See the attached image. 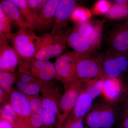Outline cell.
I'll return each instance as SVG.
<instances>
[{
	"instance_id": "obj_1",
	"label": "cell",
	"mask_w": 128,
	"mask_h": 128,
	"mask_svg": "<svg viewBox=\"0 0 128 128\" xmlns=\"http://www.w3.org/2000/svg\"><path fill=\"white\" fill-rule=\"evenodd\" d=\"M41 94L43 127L52 128L57 124L59 102L62 94L61 90L52 81H42Z\"/></svg>"
},
{
	"instance_id": "obj_2",
	"label": "cell",
	"mask_w": 128,
	"mask_h": 128,
	"mask_svg": "<svg viewBox=\"0 0 128 128\" xmlns=\"http://www.w3.org/2000/svg\"><path fill=\"white\" fill-rule=\"evenodd\" d=\"M67 33L66 31L56 33L50 32L39 36V48L34 58L46 61L61 54L66 48Z\"/></svg>"
},
{
	"instance_id": "obj_3",
	"label": "cell",
	"mask_w": 128,
	"mask_h": 128,
	"mask_svg": "<svg viewBox=\"0 0 128 128\" xmlns=\"http://www.w3.org/2000/svg\"><path fill=\"white\" fill-rule=\"evenodd\" d=\"M9 41L18 59L34 58L39 48V36L28 28H20L16 32L12 34Z\"/></svg>"
},
{
	"instance_id": "obj_4",
	"label": "cell",
	"mask_w": 128,
	"mask_h": 128,
	"mask_svg": "<svg viewBox=\"0 0 128 128\" xmlns=\"http://www.w3.org/2000/svg\"><path fill=\"white\" fill-rule=\"evenodd\" d=\"M8 98L15 113L14 126L16 128H32L31 103L28 96L12 89L9 92Z\"/></svg>"
},
{
	"instance_id": "obj_5",
	"label": "cell",
	"mask_w": 128,
	"mask_h": 128,
	"mask_svg": "<svg viewBox=\"0 0 128 128\" xmlns=\"http://www.w3.org/2000/svg\"><path fill=\"white\" fill-rule=\"evenodd\" d=\"M85 118V128H112L116 115L111 105L101 102L92 105Z\"/></svg>"
},
{
	"instance_id": "obj_6",
	"label": "cell",
	"mask_w": 128,
	"mask_h": 128,
	"mask_svg": "<svg viewBox=\"0 0 128 128\" xmlns=\"http://www.w3.org/2000/svg\"><path fill=\"white\" fill-rule=\"evenodd\" d=\"M75 54L76 76L77 80L85 82L101 76H106L100 59L91 54Z\"/></svg>"
},
{
	"instance_id": "obj_7",
	"label": "cell",
	"mask_w": 128,
	"mask_h": 128,
	"mask_svg": "<svg viewBox=\"0 0 128 128\" xmlns=\"http://www.w3.org/2000/svg\"><path fill=\"white\" fill-rule=\"evenodd\" d=\"M82 89V82L78 80L64 89L60 98L57 128H62L74 107Z\"/></svg>"
},
{
	"instance_id": "obj_8",
	"label": "cell",
	"mask_w": 128,
	"mask_h": 128,
	"mask_svg": "<svg viewBox=\"0 0 128 128\" xmlns=\"http://www.w3.org/2000/svg\"><path fill=\"white\" fill-rule=\"evenodd\" d=\"M76 56L74 51L64 54L56 60L54 64L56 80L60 82L65 89L77 80L76 76Z\"/></svg>"
},
{
	"instance_id": "obj_9",
	"label": "cell",
	"mask_w": 128,
	"mask_h": 128,
	"mask_svg": "<svg viewBox=\"0 0 128 128\" xmlns=\"http://www.w3.org/2000/svg\"><path fill=\"white\" fill-rule=\"evenodd\" d=\"M101 62L105 76L111 78H118L128 68V60L123 54L108 51L103 61Z\"/></svg>"
},
{
	"instance_id": "obj_10",
	"label": "cell",
	"mask_w": 128,
	"mask_h": 128,
	"mask_svg": "<svg viewBox=\"0 0 128 128\" xmlns=\"http://www.w3.org/2000/svg\"><path fill=\"white\" fill-rule=\"evenodd\" d=\"M77 2L75 0H60L56 11L50 32L56 33L66 31L72 14L76 7Z\"/></svg>"
},
{
	"instance_id": "obj_11",
	"label": "cell",
	"mask_w": 128,
	"mask_h": 128,
	"mask_svg": "<svg viewBox=\"0 0 128 128\" xmlns=\"http://www.w3.org/2000/svg\"><path fill=\"white\" fill-rule=\"evenodd\" d=\"M59 0H47L36 18L34 31L44 34L48 33L52 27Z\"/></svg>"
},
{
	"instance_id": "obj_12",
	"label": "cell",
	"mask_w": 128,
	"mask_h": 128,
	"mask_svg": "<svg viewBox=\"0 0 128 128\" xmlns=\"http://www.w3.org/2000/svg\"><path fill=\"white\" fill-rule=\"evenodd\" d=\"M16 82L17 90L26 96H35L41 94L42 81L33 76L18 70Z\"/></svg>"
},
{
	"instance_id": "obj_13",
	"label": "cell",
	"mask_w": 128,
	"mask_h": 128,
	"mask_svg": "<svg viewBox=\"0 0 128 128\" xmlns=\"http://www.w3.org/2000/svg\"><path fill=\"white\" fill-rule=\"evenodd\" d=\"M108 52L123 54L128 50V22L120 24L114 28L109 41Z\"/></svg>"
},
{
	"instance_id": "obj_14",
	"label": "cell",
	"mask_w": 128,
	"mask_h": 128,
	"mask_svg": "<svg viewBox=\"0 0 128 128\" xmlns=\"http://www.w3.org/2000/svg\"><path fill=\"white\" fill-rule=\"evenodd\" d=\"M102 22L89 20L77 24L73 31L88 38L96 48L100 47L102 36Z\"/></svg>"
},
{
	"instance_id": "obj_15",
	"label": "cell",
	"mask_w": 128,
	"mask_h": 128,
	"mask_svg": "<svg viewBox=\"0 0 128 128\" xmlns=\"http://www.w3.org/2000/svg\"><path fill=\"white\" fill-rule=\"evenodd\" d=\"M18 60V56L8 41L0 39V72L14 73Z\"/></svg>"
},
{
	"instance_id": "obj_16",
	"label": "cell",
	"mask_w": 128,
	"mask_h": 128,
	"mask_svg": "<svg viewBox=\"0 0 128 128\" xmlns=\"http://www.w3.org/2000/svg\"><path fill=\"white\" fill-rule=\"evenodd\" d=\"M93 100L82 88L77 102L63 126L84 119L92 106Z\"/></svg>"
},
{
	"instance_id": "obj_17",
	"label": "cell",
	"mask_w": 128,
	"mask_h": 128,
	"mask_svg": "<svg viewBox=\"0 0 128 128\" xmlns=\"http://www.w3.org/2000/svg\"><path fill=\"white\" fill-rule=\"evenodd\" d=\"M66 43L73 51L82 54H91L97 49L88 38L73 30L70 33L68 32Z\"/></svg>"
},
{
	"instance_id": "obj_18",
	"label": "cell",
	"mask_w": 128,
	"mask_h": 128,
	"mask_svg": "<svg viewBox=\"0 0 128 128\" xmlns=\"http://www.w3.org/2000/svg\"><path fill=\"white\" fill-rule=\"evenodd\" d=\"M122 85L118 78L105 76L101 95L106 102L114 103L119 100L123 92Z\"/></svg>"
},
{
	"instance_id": "obj_19",
	"label": "cell",
	"mask_w": 128,
	"mask_h": 128,
	"mask_svg": "<svg viewBox=\"0 0 128 128\" xmlns=\"http://www.w3.org/2000/svg\"><path fill=\"white\" fill-rule=\"evenodd\" d=\"M0 5L6 16L20 28H28L26 23L20 10L10 0L2 1Z\"/></svg>"
},
{
	"instance_id": "obj_20",
	"label": "cell",
	"mask_w": 128,
	"mask_h": 128,
	"mask_svg": "<svg viewBox=\"0 0 128 128\" xmlns=\"http://www.w3.org/2000/svg\"><path fill=\"white\" fill-rule=\"evenodd\" d=\"M28 96L31 103V125L32 128H42L43 125V121L41 96L40 95Z\"/></svg>"
},
{
	"instance_id": "obj_21",
	"label": "cell",
	"mask_w": 128,
	"mask_h": 128,
	"mask_svg": "<svg viewBox=\"0 0 128 128\" xmlns=\"http://www.w3.org/2000/svg\"><path fill=\"white\" fill-rule=\"evenodd\" d=\"M18 60V70L28 73L37 78L40 72L43 68L47 61L36 59L35 58Z\"/></svg>"
},
{
	"instance_id": "obj_22",
	"label": "cell",
	"mask_w": 128,
	"mask_h": 128,
	"mask_svg": "<svg viewBox=\"0 0 128 128\" xmlns=\"http://www.w3.org/2000/svg\"><path fill=\"white\" fill-rule=\"evenodd\" d=\"M105 77L101 76L82 82V89L91 97L93 100L102 94Z\"/></svg>"
},
{
	"instance_id": "obj_23",
	"label": "cell",
	"mask_w": 128,
	"mask_h": 128,
	"mask_svg": "<svg viewBox=\"0 0 128 128\" xmlns=\"http://www.w3.org/2000/svg\"><path fill=\"white\" fill-rule=\"evenodd\" d=\"M18 8L26 22L28 29L34 31L35 19L26 0H10Z\"/></svg>"
},
{
	"instance_id": "obj_24",
	"label": "cell",
	"mask_w": 128,
	"mask_h": 128,
	"mask_svg": "<svg viewBox=\"0 0 128 128\" xmlns=\"http://www.w3.org/2000/svg\"><path fill=\"white\" fill-rule=\"evenodd\" d=\"M108 18L112 19L128 18V5L114 3L106 15Z\"/></svg>"
},
{
	"instance_id": "obj_25",
	"label": "cell",
	"mask_w": 128,
	"mask_h": 128,
	"mask_svg": "<svg viewBox=\"0 0 128 128\" xmlns=\"http://www.w3.org/2000/svg\"><path fill=\"white\" fill-rule=\"evenodd\" d=\"M92 16V12L86 8L76 6L72 14L70 19L76 24L90 20Z\"/></svg>"
},
{
	"instance_id": "obj_26",
	"label": "cell",
	"mask_w": 128,
	"mask_h": 128,
	"mask_svg": "<svg viewBox=\"0 0 128 128\" xmlns=\"http://www.w3.org/2000/svg\"><path fill=\"white\" fill-rule=\"evenodd\" d=\"M38 79L45 82H49L56 80L54 64L49 60H47L43 68L38 74Z\"/></svg>"
},
{
	"instance_id": "obj_27",
	"label": "cell",
	"mask_w": 128,
	"mask_h": 128,
	"mask_svg": "<svg viewBox=\"0 0 128 128\" xmlns=\"http://www.w3.org/2000/svg\"><path fill=\"white\" fill-rule=\"evenodd\" d=\"M16 75L14 73L0 72V87L9 93L16 82Z\"/></svg>"
},
{
	"instance_id": "obj_28",
	"label": "cell",
	"mask_w": 128,
	"mask_h": 128,
	"mask_svg": "<svg viewBox=\"0 0 128 128\" xmlns=\"http://www.w3.org/2000/svg\"><path fill=\"white\" fill-rule=\"evenodd\" d=\"M11 20L7 16L0 18V39L9 40L12 34L11 32Z\"/></svg>"
},
{
	"instance_id": "obj_29",
	"label": "cell",
	"mask_w": 128,
	"mask_h": 128,
	"mask_svg": "<svg viewBox=\"0 0 128 128\" xmlns=\"http://www.w3.org/2000/svg\"><path fill=\"white\" fill-rule=\"evenodd\" d=\"M112 4L108 1L99 0L96 2L92 8V12L97 15H106L110 10Z\"/></svg>"
},
{
	"instance_id": "obj_30",
	"label": "cell",
	"mask_w": 128,
	"mask_h": 128,
	"mask_svg": "<svg viewBox=\"0 0 128 128\" xmlns=\"http://www.w3.org/2000/svg\"><path fill=\"white\" fill-rule=\"evenodd\" d=\"M47 0H26L36 20Z\"/></svg>"
},
{
	"instance_id": "obj_31",
	"label": "cell",
	"mask_w": 128,
	"mask_h": 128,
	"mask_svg": "<svg viewBox=\"0 0 128 128\" xmlns=\"http://www.w3.org/2000/svg\"><path fill=\"white\" fill-rule=\"evenodd\" d=\"M62 128H85L83 119L64 125Z\"/></svg>"
},
{
	"instance_id": "obj_32",
	"label": "cell",
	"mask_w": 128,
	"mask_h": 128,
	"mask_svg": "<svg viewBox=\"0 0 128 128\" xmlns=\"http://www.w3.org/2000/svg\"><path fill=\"white\" fill-rule=\"evenodd\" d=\"M14 126L7 120L2 118L0 119V128H14Z\"/></svg>"
},
{
	"instance_id": "obj_33",
	"label": "cell",
	"mask_w": 128,
	"mask_h": 128,
	"mask_svg": "<svg viewBox=\"0 0 128 128\" xmlns=\"http://www.w3.org/2000/svg\"><path fill=\"white\" fill-rule=\"evenodd\" d=\"M9 93L4 89L0 87V105L4 103L8 98Z\"/></svg>"
},
{
	"instance_id": "obj_34",
	"label": "cell",
	"mask_w": 128,
	"mask_h": 128,
	"mask_svg": "<svg viewBox=\"0 0 128 128\" xmlns=\"http://www.w3.org/2000/svg\"><path fill=\"white\" fill-rule=\"evenodd\" d=\"M114 2L120 4L128 5V0H117L114 1Z\"/></svg>"
},
{
	"instance_id": "obj_35",
	"label": "cell",
	"mask_w": 128,
	"mask_h": 128,
	"mask_svg": "<svg viewBox=\"0 0 128 128\" xmlns=\"http://www.w3.org/2000/svg\"><path fill=\"white\" fill-rule=\"evenodd\" d=\"M124 128H128V116L126 117L122 124Z\"/></svg>"
},
{
	"instance_id": "obj_36",
	"label": "cell",
	"mask_w": 128,
	"mask_h": 128,
	"mask_svg": "<svg viewBox=\"0 0 128 128\" xmlns=\"http://www.w3.org/2000/svg\"><path fill=\"white\" fill-rule=\"evenodd\" d=\"M6 16L3 10H2L1 6L0 5V18L4 17Z\"/></svg>"
},
{
	"instance_id": "obj_37",
	"label": "cell",
	"mask_w": 128,
	"mask_h": 128,
	"mask_svg": "<svg viewBox=\"0 0 128 128\" xmlns=\"http://www.w3.org/2000/svg\"><path fill=\"white\" fill-rule=\"evenodd\" d=\"M124 116L127 117L128 116V108L125 110V112H124Z\"/></svg>"
},
{
	"instance_id": "obj_38",
	"label": "cell",
	"mask_w": 128,
	"mask_h": 128,
	"mask_svg": "<svg viewBox=\"0 0 128 128\" xmlns=\"http://www.w3.org/2000/svg\"><path fill=\"white\" fill-rule=\"evenodd\" d=\"M2 117V111L0 109V119Z\"/></svg>"
},
{
	"instance_id": "obj_39",
	"label": "cell",
	"mask_w": 128,
	"mask_h": 128,
	"mask_svg": "<svg viewBox=\"0 0 128 128\" xmlns=\"http://www.w3.org/2000/svg\"><path fill=\"white\" fill-rule=\"evenodd\" d=\"M127 102H128V98H127Z\"/></svg>"
}]
</instances>
